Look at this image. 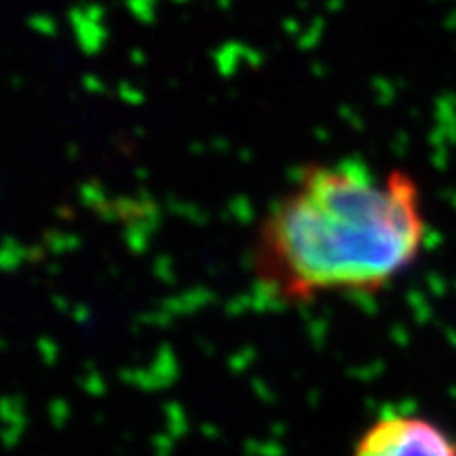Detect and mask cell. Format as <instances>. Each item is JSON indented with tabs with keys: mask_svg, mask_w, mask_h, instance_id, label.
<instances>
[{
	"mask_svg": "<svg viewBox=\"0 0 456 456\" xmlns=\"http://www.w3.org/2000/svg\"><path fill=\"white\" fill-rule=\"evenodd\" d=\"M427 235L423 195L408 171L309 163L256 226L254 283L277 305L370 298L419 260Z\"/></svg>",
	"mask_w": 456,
	"mask_h": 456,
	"instance_id": "1",
	"label": "cell"
},
{
	"mask_svg": "<svg viewBox=\"0 0 456 456\" xmlns=\"http://www.w3.org/2000/svg\"><path fill=\"white\" fill-rule=\"evenodd\" d=\"M351 456H456V437L429 416L387 410L359 433Z\"/></svg>",
	"mask_w": 456,
	"mask_h": 456,
	"instance_id": "2",
	"label": "cell"
}]
</instances>
